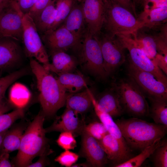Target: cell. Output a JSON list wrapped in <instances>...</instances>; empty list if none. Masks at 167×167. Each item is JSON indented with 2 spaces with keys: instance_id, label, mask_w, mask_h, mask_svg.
I'll use <instances>...</instances> for the list:
<instances>
[{
  "instance_id": "12",
  "label": "cell",
  "mask_w": 167,
  "mask_h": 167,
  "mask_svg": "<svg viewBox=\"0 0 167 167\" xmlns=\"http://www.w3.org/2000/svg\"><path fill=\"white\" fill-rule=\"evenodd\" d=\"M82 6L87 31L97 37L101 32L104 19L105 0H83Z\"/></svg>"
},
{
  "instance_id": "2",
  "label": "cell",
  "mask_w": 167,
  "mask_h": 167,
  "mask_svg": "<svg viewBox=\"0 0 167 167\" xmlns=\"http://www.w3.org/2000/svg\"><path fill=\"white\" fill-rule=\"evenodd\" d=\"M45 117L42 113H39L25 131L14 159L15 166L27 167L35 157L52 153L43 127Z\"/></svg>"
},
{
  "instance_id": "25",
  "label": "cell",
  "mask_w": 167,
  "mask_h": 167,
  "mask_svg": "<svg viewBox=\"0 0 167 167\" xmlns=\"http://www.w3.org/2000/svg\"><path fill=\"white\" fill-rule=\"evenodd\" d=\"M167 18V7H164L144 11L137 19L140 23V28H152L164 24Z\"/></svg>"
},
{
  "instance_id": "3",
  "label": "cell",
  "mask_w": 167,
  "mask_h": 167,
  "mask_svg": "<svg viewBox=\"0 0 167 167\" xmlns=\"http://www.w3.org/2000/svg\"><path fill=\"white\" fill-rule=\"evenodd\" d=\"M128 147L132 150L143 151L167 133V126L147 122L139 118H121L116 121Z\"/></svg>"
},
{
  "instance_id": "26",
  "label": "cell",
  "mask_w": 167,
  "mask_h": 167,
  "mask_svg": "<svg viewBox=\"0 0 167 167\" xmlns=\"http://www.w3.org/2000/svg\"><path fill=\"white\" fill-rule=\"evenodd\" d=\"M56 0L52 1L44 8L34 21L38 32L42 35L50 30L55 21Z\"/></svg>"
},
{
  "instance_id": "48",
  "label": "cell",
  "mask_w": 167,
  "mask_h": 167,
  "mask_svg": "<svg viewBox=\"0 0 167 167\" xmlns=\"http://www.w3.org/2000/svg\"><path fill=\"white\" fill-rule=\"evenodd\" d=\"M8 130H6L1 133H0V147L2 144L3 139L7 132Z\"/></svg>"
},
{
  "instance_id": "49",
  "label": "cell",
  "mask_w": 167,
  "mask_h": 167,
  "mask_svg": "<svg viewBox=\"0 0 167 167\" xmlns=\"http://www.w3.org/2000/svg\"><path fill=\"white\" fill-rule=\"evenodd\" d=\"M135 5H138L141 3H142L143 0H132Z\"/></svg>"
},
{
  "instance_id": "31",
  "label": "cell",
  "mask_w": 167,
  "mask_h": 167,
  "mask_svg": "<svg viewBox=\"0 0 167 167\" xmlns=\"http://www.w3.org/2000/svg\"><path fill=\"white\" fill-rule=\"evenodd\" d=\"M75 3V0H56V19L53 24L49 30H54L63 24Z\"/></svg>"
},
{
  "instance_id": "34",
  "label": "cell",
  "mask_w": 167,
  "mask_h": 167,
  "mask_svg": "<svg viewBox=\"0 0 167 167\" xmlns=\"http://www.w3.org/2000/svg\"><path fill=\"white\" fill-rule=\"evenodd\" d=\"M25 74V71L21 70L0 78V105L5 101L4 100L5 94L8 87Z\"/></svg>"
},
{
  "instance_id": "17",
  "label": "cell",
  "mask_w": 167,
  "mask_h": 167,
  "mask_svg": "<svg viewBox=\"0 0 167 167\" xmlns=\"http://www.w3.org/2000/svg\"><path fill=\"white\" fill-rule=\"evenodd\" d=\"M80 44L86 31L82 4H75L63 24Z\"/></svg>"
},
{
  "instance_id": "29",
  "label": "cell",
  "mask_w": 167,
  "mask_h": 167,
  "mask_svg": "<svg viewBox=\"0 0 167 167\" xmlns=\"http://www.w3.org/2000/svg\"><path fill=\"white\" fill-rule=\"evenodd\" d=\"M151 103L149 116L154 123L167 126V100L148 98Z\"/></svg>"
},
{
  "instance_id": "36",
  "label": "cell",
  "mask_w": 167,
  "mask_h": 167,
  "mask_svg": "<svg viewBox=\"0 0 167 167\" xmlns=\"http://www.w3.org/2000/svg\"><path fill=\"white\" fill-rule=\"evenodd\" d=\"M56 141L58 145L65 150H74L77 146L75 137L70 132H61Z\"/></svg>"
},
{
  "instance_id": "38",
  "label": "cell",
  "mask_w": 167,
  "mask_h": 167,
  "mask_svg": "<svg viewBox=\"0 0 167 167\" xmlns=\"http://www.w3.org/2000/svg\"><path fill=\"white\" fill-rule=\"evenodd\" d=\"M54 0H37L34 6L28 14L34 21L43 9Z\"/></svg>"
},
{
  "instance_id": "42",
  "label": "cell",
  "mask_w": 167,
  "mask_h": 167,
  "mask_svg": "<svg viewBox=\"0 0 167 167\" xmlns=\"http://www.w3.org/2000/svg\"><path fill=\"white\" fill-rule=\"evenodd\" d=\"M131 12L137 18L135 6L132 0H111Z\"/></svg>"
},
{
  "instance_id": "47",
  "label": "cell",
  "mask_w": 167,
  "mask_h": 167,
  "mask_svg": "<svg viewBox=\"0 0 167 167\" xmlns=\"http://www.w3.org/2000/svg\"><path fill=\"white\" fill-rule=\"evenodd\" d=\"M71 167H92V166L87 161L81 163L76 164V163L73 165Z\"/></svg>"
},
{
  "instance_id": "13",
  "label": "cell",
  "mask_w": 167,
  "mask_h": 167,
  "mask_svg": "<svg viewBox=\"0 0 167 167\" xmlns=\"http://www.w3.org/2000/svg\"><path fill=\"white\" fill-rule=\"evenodd\" d=\"M82 114L66 108L62 114L57 117L49 126L45 128L46 133L53 131H68L75 137L81 135L86 125Z\"/></svg>"
},
{
  "instance_id": "5",
  "label": "cell",
  "mask_w": 167,
  "mask_h": 167,
  "mask_svg": "<svg viewBox=\"0 0 167 167\" xmlns=\"http://www.w3.org/2000/svg\"><path fill=\"white\" fill-rule=\"evenodd\" d=\"M112 86L124 112L138 118L149 116V107L145 96L132 79L129 76L121 79Z\"/></svg>"
},
{
  "instance_id": "4",
  "label": "cell",
  "mask_w": 167,
  "mask_h": 167,
  "mask_svg": "<svg viewBox=\"0 0 167 167\" xmlns=\"http://www.w3.org/2000/svg\"><path fill=\"white\" fill-rule=\"evenodd\" d=\"M105 1L102 32L113 37L118 34H131L140 28V22L131 12L111 0Z\"/></svg>"
},
{
  "instance_id": "27",
  "label": "cell",
  "mask_w": 167,
  "mask_h": 167,
  "mask_svg": "<svg viewBox=\"0 0 167 167\" xmlns=\"http://www.w3.org/2000/svg\"><path fill=\"white\" fill-rule=\"evenodd\" d=\"M24 130V127L20 125L8 130L0 147V153L3 152L10 153L18 150Z\"/></svg>"
},
{
  "instance_id": "45",
  "label": "cell",
  "mask_w": 167,
  "mask_h": 167,
  "mask_svg": "<svg viewBox=\"0 0 167 167\" xmlns=\"http://www.w3.org/2000/svg\"><path fill=\"white\" fill-rule=\"evenodd\" d=\"M12 0H0V13L10 4Z\"/></svg>"
},
{
  "instance_id": "46",
  "label": "cell",
  "mask_w": 167,
  "mask_h": 167,
  "mask_svg": "<svg viewBox=\"0 0 167 167\" xmlns=\"http://www.w3.org/2000/svg\"><path fill=\"white\" fill-rule=\"evenodd\" d=\"M10 109V107L6 101L0 105V115L6 113Z\"/></svg>"
},
{
  "instance_id": "10",
  "label": "cell",
  "mask_w": 167,
  "mask_h": 167,
  "mask_svg": "<svg viewBox=\"0 0 167 167\" xmlns=\"http://www.w3.org/2000/svg\"><path fill=\"white\" fill-rule=\"evenodd\" d=\"M128 74L148 98L167 100V86L151 73L140 70L129 62Z\"/></svg>"
},
{
  "instance_id": "7",
  "label": "cell",
  "mask_w": 167,
  "mask_h": 167,
  "mask_svg": "<svg viewBox=\"0 0 167 167\" xmlns=\"http://www.w3.org/2000/svg\"><path fill=\"white\" fill-rule=\"evenodd\" d=\"M22 19V40L27 55L31 58H34L49 71L50 63L48 56L34 20L28 14L23 13Z\"/></svg>"
},
{
  "instance_id": "23",
  "label": "cell",
  "mask_w": 167,
  "mask_h": 167,
  "mask_svg": "<svg viewBox=\"0 0 167 167\" xmlns=\"http://www.w3.org/2000/svg\"><path fill=\"white\" fill-rule=\"evenodd\" d=\"M92 92L88 88L81 92L69 94L66 100V108L73 109L82 114L93 107Z\"/></svg>"
},
{
  "instance_id": "33",
  "label": "cell",
  "mask_w": 167,
  "mask_h": 167,
  "mask_svg": "<svg viewBox=\"0 0 167 167\" xmlns=\"http://www.w3.org/2000/svg\"><path fill=\"white\" fill-rule=\"evenodd\" d=\"M23 108H16L7 113L0 115V133L8 129L16 120L24 116Z\"/></svg>"
},
{
  "instance_id": "41",
  "label": "cell",
  "mask_w": 167,
  "mask_h": 167,
  "mask_svg": "<svg viewBox=\"0 0 167 167\" xmlns=\"http://www.w3.org/2000/svg\"><path fill=\"white\" fill-rule=\"evenodd\" d=\"M154 62L159 68L167 75V56L158 54Z\"/></svg>"
},
{
  "instance_id": "24",
  "label": "cell",
  "mask_w": 167,
  "mask_h": 167,
  "mask_svg": "<svg viewBox=\"0 0 167 167\" xmlns=\"http://www.w3.org/2000/svg\"><path fill=\"white\" fill-rule=\"evenodd\" d=\"M57 78L59 84L67 92L74 93L88 88L87 82L81 74L68 72L58 75Z\"/></svg>"
},
{
  "instance_id": "43",
  "label": "cell",
  "mask_w": 167,
  "mask_h": 167,
  "mask_svg": "<svg viewBox=\"0 0 167 167\" xmlns=\"http://www.w3.org/2000/svg\"><path fill=\"white\" fill-rule=\"evenodd\" d=\"M47 155H43L39 156L38 160L34 163L29 164L27 167H45L49 164V161L47 158Z\"/></svg>"
},
{
  "instance_id": "39",
  "label": "cell",
  "mask_w": 167,
  "mask_h": 167,
  "mask_svg": "<svg viewBox=\"0 0 167 167\" xmlns=\"http://www.w3.org/2000/svg\"><path fill=\"white\" fill-rule=\"evenodd\" d=\"M144 11L157 7H167V0H143Z\"/></svg>"
},
{
  "instance_id": "20",
  "label": "cell",
  "mask_w": 167,
  "mask_h": 167,
  "mask_svg": "<svg viewBox=\"0 0 167 167\" xmlns=\"http://www.w3.org/2000/svg\"><path fill=\"white\" fill-rule=\"evenodd\" d=\"M51 53L52 62L50 63L49 71L58 75L73 72L76 69L78 61L75 57L61 50L51 51Z\"/></svg>"
},
{
  "instance_id": "11",
  "label": "cell",
  "mask_w": 167,
  "mask_h": 167,
  "mask_svg": "<svg viewBox=\"0 0 167 167\" xmlns=\"http://www.w3.org/2000/svg\"><path fill=\"white\" fill-rule=\"evenodd\" d=\"M21 11L15 0L0 13V38L22 40L23 24Z\"/></svg>"
},
{
  "instance_id": "18",
  "label": "cell",
  "mask_w": 167,
  "mask_h": 167,
  "mask_svg": "<svg viewBox=\"0 0 167 167\" xmlns=\"http://www.w3.org/2000/svg\"><path fill=\"white\" fill-rule=\"evenodd\" d=\"M131 34L139 47L155 63V60L158 53L153 29L142 27Z\"/></svg>"
},
{
  "instance_id": "1",
  "label": "cell",
  "mask_w": 167,
  "mask_h": 167,
  "mask_svg": "<svg viewBox=\"0 0 167 167\" xmlns=\"http://www.w3.org/2000/svg\"><path fill=\"white\" fill-rule=\"evenodd\" d=\"M30 65L36 78L42 113L45 117L52 116L66 104L69 94L62 88L57 79L35 59L31 58Z\"/></svg>"
},
{
  "instance_id": "30",
  "label": "cell",
  "mask_w": 167,
  "mask_h": 167,
  "mask_svg": "<svg viewBox=\"0 0 167 167\" xmlns=\"http://www.w3.org/2000/svg\"><path fill=\"white\" fill-rule=\"evenodd\" d=\"M162 139L156 140L152 144L145 148L138 155L133 156L127 161L116 165L115 167H138L145 160L150 157L155 150L159 146Z\"/></svg>"
},
{
  "instance_id": "37",
  "label": "cell",
  "mask_w": 167,
  "mask_h": 167,
  "mask_svg": "<svg viewBox=\"0 0 167 167\" xmlns=\"http://www.w3.org/2000/svg\"><path fill=\"white\" fill-rule=\"evenodd\" d=\"M79 155L70 150H65L56 157L54 160L61 165L66 167H71L78 161Z\"/></svg>"
},
{
  "instance_id": "15",
  "label": "cell",
  "mask_w": 167,
  "mask_h": 167,
  "mask_svg": "<svg viewBox=\"0 0 167 167\" xmlns=\"http://www.w3.org/2000/svg\"><path fill=\"white\" fill-rule=\"evenodd\" d=\"M81 135L80 155L86 159L92 167L104 166L109 160L97 140L84 131Z\"/></svg>"
},
{
  "instance_id": "9",
  "label": "cell",
  "mask_w": 167,
  "mask_h": 167,
  "mask_svg": "<svg viewBox=\"0 0 167 167\" xmlns=\"http://www.w3.org/2000/svg\"><path fill=\"white\" fill-rule=\"evenodd\" d=\"M97 37L101 50L105 69L109 76L125 62V49L116 36L110 37L101 32Z\"/></svg>"
},
{
  "instance_id": "22",
  "label": "cell",
  "mask_w": 167,
  "mask_h": 167,
  "mask_svg": "<svg viewBox=\"0 0 167 167\" xmlns=\"http://www.w3.org/2000/svg\"><path fill=\"white\" fill-rule=\"evenodd\" d=\"M92 101L93 108L95 113L104 125L109 134L117 139L120 143L124 149L128 153L132 154V150L127 146L122 136L118 125L114 121L113 118L107 113L101 110L99 108L93 94L92 95Z\"/></svg>"
},
{
  "instance_id": "8",
  "label": "cell",
  "mask_w": 167,
  "mask_h": 167,
  "mask_svg": "<svg viewBox=\"0 0 167 167\" xmlns=\"http://www.w3.org/2000/svg\"><path fill=\"white\" fill-rule=\"evenodd\" d=\"M116 36L129 51V62L138 69L151 73L167 86L166 75L139 47L131 34H118Z\"/></svg>"
},
{
  "instance_id": "28",
  "label": "cell",
  "mask_w": 167,
  "mask_h": 167,
  "mask_svg": "<svg viewBox=\"0 0 167 167\" xmlns=\"http://www.w3.org/2000/svg\"><path fill=\"white\" fill-rule=\"evenodd\" d=\"M31 97V94L28 88L19 83L13 85L9 95L10 102L16 108H23L28 103Z\"/></svg>"
},
{
  "instance_id": "35",
  "label": "cell",
  "mask_w": 167,
  "mask_h": 167,
  "mask_svg": "<svg viewBox=\"0 0 167 167\" xmlns=\"http://www.w3.org/2000/svg\"><path fill=\"white\" fill-rule=\"evenodd\" d=\"M97 140L102 139L109 133L104 124L101 122L93 121L86 124L84 131Z\"/></svg>"
},
{
  "instance_id": "40",
  "label": "cell",
  "mask_w": 167,
  "mask_h": 167,
  "mask_svg": "<svg viewBox=\"0 0 167 167\" xmlns=\"http://www.w3.org/2000/svg\"><path fill=\"white\" fill-rule=\"evenodd\" d=\"M21 11L28 14L35 4L37 0H15Z\"/></svg>"
},
{
  "instance_id": "16",
  "label": "cell",
  "mask_w": 167,
  "mask_h": 167,
  "mask_svg": "<svg viewBox=\"0 0 167 167\" xmlns=\"http://www.w3.org/2000/svg\"><path fill=\"white\" fill-rule=\"evenodd\" d=\"M97 141L106 154L109 161L112 163L113 167L133 157L124 149L117 139L109 133Z\"/></svg>"
},
{
  "instance_id": "21",
  "label": "cell",
  "mask_w": 167,
  "mask_h": 167,
  "mask_svg": "<svg viewBox=\"0 0 167 167\" xmlns=\"http://www.w3.org/2000/svg\"><path fill=\"white\" fill-rule=\"evenodd\" d=\"M16 41L10 38H0V69L10 66L20 59V49Z\"/></svg>"
},
{
  "instance_id": "32",
  "label": "cell",
  "mask_w": 167,
  "mask_h": 167,
  "mask_svg": "<svg viewBox=\"0 0 167 167\" xmlns=\"http://www.w3.org/2000/svg\"><path fill=\"white\" fill-rule=\"evenodd\" d=\"M153 166L155 167H167V140H161L159 146L150 156Z\"/></svg>"
},
{
  "instance_id": "6",
  "label": "cell",
  "mask_w": 167,
  "mask_h": 167,
  "mask_svg": "<svg viewBox=\"0 0 167 167\" xmlns=\"http://www.w3.org/2000/svg\"><path fill=\"white\" fill-rule=\"evenodd\" d=\"M80 62L84 69L98 78L104 79L108 76L104 67L99 41L86 31L79 47Z\"/></svg>"
},
{
  "instance_id": "14",
  "label": "cell",
  "mask_w": 167,
  "mask_h": 167,
  "mask_svg": "<svg viewBox=\"0 0 167 167\" xmlns=\"http://www.w3.org/2000/svg\"><path fill=\"white\" fill-rule=\"evenodd\" d=\"M42 39L51 51L61 50L66 52L72 48L76 49L80 45L63 24L54 30L45 32L42 35Z\"/></svg>"
},
{
  "instance_id": "50",
  "label": "cell",
  "mask_w": 167,
  "mask_h": 167,
  "mask_svg": "<svg viewBox=\"0 0 167 167\" xmlns=\"http://www.w3.org/2000/svg\"><path fill=\"white\" fill-rule=\"evenodd\" d=\"M0 74H1V70L0 69Z\"/></svg>"
},
{
  "instance_id": "44",
  "label": "cell",
  "mask_w": 167,
  "mask_h": 167,
  "mask_svg": "<svg viewBox=\"0 0 167 167\" xmlns=\"http://www.w3.org/2000/svg\"><path fill=\"white\" fill-rule=\"evenodd\" d=\"M14 166L9 160V153L3 152L0 153V167H11Z\"/></svg>"
},
{
  "instance_id": "19",
  "label": "cell",
  "mask_w": 167,
  "mask_h": 167,
  "mask_svg": "<svg viewBox=\"0 0 167 167\" xmlns=\"http://www.w3.org/2000/svg\"><path fill=\"white\" fill-rule=\"evenodd\" d=\"M95 99L99 109L113 118L119 117L124 112L118 96L112 88Z\"/></svg>"
}]
</instances>
